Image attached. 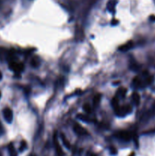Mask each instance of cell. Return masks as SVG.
Segmentation results:
<instances>
[{"instance_id": "7a4b0ae2", "label": "cell", "mask_w": 155, "mask_h": 156, "mask_svg": "<svg viewBox=\"0 0 155 156\" xmlns=\"http://www.w3.org/2000/svg\"><path fill=\"white\" fill-rule=\"evenodd\" d=\"M116 137L119 138L121 140H124V141H130V140L132 139V135L131 133L128 131H125V130H122V131H119V132H117L116 134Z\"/></svg>"}, {"instance_id": "e0dca14e", "label": "cell", "mask_w": 155, "mask_h": 156, "mask_svg": "<svg viewBox=\"0 0 155 156\" xmlns=\"http://www.w3.org/2000/svg\"><path fill=\"white\" fill-rule=\"evenodd\" d=\"M26 147H27V143H26L24 141H23L22 142H21V145L20 147V150L21 151L24 150V149H26Z\"/></svg>"}, {"instance_id": "8992f818", "label": "cell", "mask_w": 155, "mask_h": 156, "mask_svg": "<svg viewBox=\"0 0 155 156\" xmlns=\"http://www.w3.org/2000/svg\"><path fill=\"white\" fill-rule=\"evenodd\" d=\"M132 101L136 106L139 105V104H140V95L139 93L134 92L132 96Z\"/></svg>"}, {"instance_id": "3957f363", "label": "cell", "mask_w": 155, "mask_h": 156, "mask_svg": "<svg viewBox=\"0 0 155 156\" xmlns=\"http://www.w3.org/2000/svg\"><path fill=\"white\" fill-rule=\"evenodd\" d=\"M74 131L79 136H87L88 132L78 123L74 124Z\"/></svg>"}, {"instance_id": "44dd1931", "label": "cell", "mask_w": 155, "mask_h": 156, "mask_svg": "<svg viewBox=\"0 0 155 156\" xmlns=\"http://www.w3.org/2000/svg\"><path fill=\"white\" fill-rule=\"evenodd\" d=\"M118 23V21H116V20H113V21H112V24H116Z\"/></svg>"}, {"instance_id": "d4e9b609", "label": "cell", "mask_w": 155, "mask_h": 156, "mask_svg": "<svg viewBox=\"0 0 155 156\" xmlns=\"http://www.w3.org/2000/svg\"><path fill=\"white\" fill-rule=\"evenodd\" d=\"M0 156H1V155H0Z\"/></svg>"}, {"instance_id": "7402d4cb", "label": "cell", "mask_w": 155, "mask_h": 156, "mask_svg": "<svg viewBox=\"0 0 155 156\" xmlns=\"http://www.w3.org/2000/svg\"><path fill=\"white\" fill-rule=\"evenodd\" d=\"M129 156H135V153H132V154Z\"/></svg>"}, {"instance_id": "9c48e42d", "label": "cell", "mask_w": 155, "mask_h": 156, "mask_svg": "<svg viewBox=\"0 0 155 156\" xmlns=\"http://www.w3.org/2000/svg\"><path fill=\"white\" fill-rule=\"evenodd\" d=\"M116 2L115 0H110L107 3V9L109 10L110 12H113L115 11V6H116Z\"/></svg>"}, {"instance_id": "cb8c5ba5", "label": "cell", "mask_w": 155, "mask_h": 156, "mask_svg": "<svg viewBox=\"0 0 155 156\" xmlns=\"http://www.w3.org/2000/svg\"><path fill=\"white\" fill-rule=\"evenodd\" d=\"M0 98H1V92H0Z\"/></svg>"}, {"instance_id": "ba28073f", "label": "cell", "mask_w": 155, "mask_h": 156, "mask_svg": "<svg viewBox=\"0 0 155 156\" xmlns=\"http://www.w3.org/2000/svg\"><path fill=\"white\" fill-rule=\"evenodd\" d=\"M126 92H127V90L125 88H120L117 91V93H116V98L119 97L121 98H124L126 95Z\"/></svg>"}, {"instance_id": "2e32d148", "label": "cell", "mask_w": 155, "mask_h": 156, "mask_svg": "<svg viewBox=\"0 0 155 156\" xmlns=\"http://www.w3.org/2000/svg\"><path fill=\"white\" fill-rule=\"evenodd\" d=\"M83 110H85V112L87 113H91V108H90V104H84V106H83Z\"/></svg>"}, {"instance_id": "603a6c76", "label": "cell", "mask_w": 155, "mask_h": 156, "mask_svg": "<svg viewBox=\"0 0 155 156\" xmlns=\"http://www.w3.org/2000/svg\"><path fill=\"white\" fill-rule=\"evenodd\" d=\"M2 129V126H1V124H0V130Z\"/></svg>"}, {"instance_id": "d6986e66", "label": "cell", "mask_w": 155, "mask_h": 156, "mask_svg": "<svg viewBox=\"0 0 155 156\" xmlns=\"http://www.w3.org/2000/svg\"><path fill=\"white\" fill-rule=\"evenodd\" d=\"M150 20L153 21H155V16L154 15H151V16L150 17Z\"/></svg>"}, {"instance_id": "6da1fadb", "label": "cell", "mask_w": 155, "mask_h": 156, "mask_svg": "<svg viewBox=\"0 0 155 156\" xmlns=\"http://www.w3.org/2000/svg\"><path fill=\"white\" fill-rule=\"evenodd\" d=\"M9 68L13 72L18 73L24 70V66L21 63H18V62L15 61V60H11L9 62Z\"/></svg>"}, {"instance_id": "9a60e30c", "label": "cell", "mask_w": 155, "mask_h": 156, "mask_svg": "<svg viewBox=\"0 0 155 156\" xmlns=\"http://www.w3.org/2000/svg\"><path fill=\"white\" fill-rule=\"evenodd\" d=\"M31 65L33 66V67H37L39 65H40V60L37 59V57H33L31 60Z\"/></svg>"}, {"instance_id": "52a82bcc", "label": "cell", "mask_w": 155, "mask_h": 156, "mask_svg": "<svg viewBox=\"0 0 155 156\" xmlns=\"http://www.w3.org/2000/svg\"><path fill=\"white\" fill-rule=\"evenodd\" d=\"M77 118H78V119L82 121H85L86 123H90V122H92L94 120L91 119L87 115H83V114H78V115H77Z\"/></svg>"}, {"instance_id": "8fae6325", "label": "cell", "mask_w": 155, "mask_h": 156, "mask_svg": "<svg viewBox=\"0 0 155 156\" xmlns=\"http://www.w3.org/2000/svg\"><path fill=\"white\" fill-rule=\"evenodd\" d=\"M54 140H55V149H56V152H57L58 155H63V150H62L61 147H60V145H59V144L58 143L57 140H56V137H54Z\"/></svg>"}, {"instance_id": "ac0fdd59", "label": "cell", "mask_w": 155, "mask_h": 156, "mask_svg": "<svg viewBox=\"0 0 155 156\" xmlns=\"http://www.w3.org/2000/svg\"><path fill=\"white\" fill-rule=\"evenodd\" d=\"M109 150H110V153L112 155H116V154H117V151H116V149H115V148H113V147H110V149H109Z\"/></svg>"}, {"instance_id": "4fadbf2b", "label": "cell", "mask_w": 155, "mask_h": 156, "mask_svg": "<svg viewBox=\"0 0 155 156\" xmlns=\"http://www.w3.org/2000/svg\"><path fill=\"white\" fill-rule=\"evenodd\" d=\"M9 153L10 155L11 156H17L18 154H17V152L15 151V148L13 146L12 144H10L9 146Z\"/></svg>"}, {"instance_id": "277c9868", "label": "cell", "mask_w": 155, "mask_h": 156, "mask_svg": "<svg viewBox=\"0 0 155 156\" xmlns=\"http://www.w3.org/2000/svg\"><path fill=\"white\" fill-rule=\"evenodd\" d=\"M3 115L4 118L8 123H11V121L13 120V112L10 108H6L4 109L3 110Z\"/></svg>"}, {"instance_id": "5bb4252c", "label": "cell", "mask_w": 155, "mask_h": 156, "mask_svg": "<svg viewBox=\"0 0 155 156\" xmlns=\"http://www.w3.org/2000/svg\"><path fill=\"white\" fill-rule=\"evenodd\" d=\"M111 104H112V106L113 107L114 109L119 106V100L116 97H115V98H113L112 99V100H111Z\"/></svg>"}, {"instance_id": "ffe728a7", "label": "cell", "mask_w": 155, "mask_h": 156, "mask_svg": "<svg viewBox=\"0 0 155 156\" xmlns=\"http://www.w3.org/2000/svg\"><path fill=\"white\" fill-rule=\"evenodd\" d=\"M87 156H97V155L95 154H94V153H92V152H88L87 154Z\"/></svg>"}, {"instance_id": "5b68a950", "label": "cell", "mask_w": 155, "mask_h": 156, "mask_svg": "<svg viewBox=\"0 0 155 156\" xmlns=\"http://www.w3.org/2000/svg\"><path fill=\"white\" fill-rule=\"evenodd\" d=\"M133 41H129L128 43H125V44L122 45L121 47H119V50L122 52H127L129 50H131L133 47Z\"/></svg>"}, {"instance_id": "30bf717a", "label": "cell", "mask_w": 155, "mask_h": 156, "mask_svg": "<svg viewBox=\"0 0 155 156\" xmlns=\"http://www.w3.org/2000/svg\"><path fill=\"white\" fill-rule=\"evenodd\" d=\"M61 139H62V141H63V144H64L65 146L68 149H70V148H71L70 142H68V140H67L66 136H65V135H63V134H61Z\"/></svg>"}, {"instance_id": "7c38bea8", "label": "cell", "mask_w": 155, "mask_h": 156, "mask_svg": "<svg viewBox=\"0 0 155 156\" xmlns=\"http://www.w3.org/2000/svg\"><path fill=\"white\" fill-rule=\"evenodd\" d=\"M100 100H101V95L100 94H97V95H95V97L94 98V100H93L94 106H97L98 104H100Z\"/></svg>"}]
</instances>
